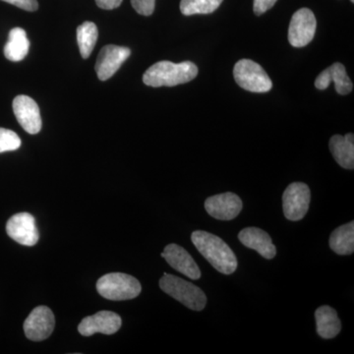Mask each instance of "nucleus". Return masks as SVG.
Segmentation results:
<instances>
[{
	"instance_id": "obj_12",
	"label": "nucleus",
	"mask_w": 354,
	"mask_h": 354,
	"mask_svg": "<svg viewBox=\"0 0 354 354\" xmlns=\"http://www.w3.org/2000/svg\"><path fill=\"white\" fill-rule=\"evenodd\" d=\"M242 207L241 198L232 192L214 195L205 201L207 213L221 221L234 220L241 214Z\"/></svg>"
},
{
	"instance_id": "obj_28",
	"label": "nucleus",
	"mask_w": 354,
	"mask_h": 354,
	"mask_svg": "<svg viewBox=\"0 0 354 354\" xmlns=\"http://www.w3.org/2000/svg\"><path fill=\"white\" fill-rule=\"evenodd\" d=\"M122 1L123 0H95V3L104 10H113L120 7Z\"/></svg>"
},
{
	"instance_id": "obj_19",
	"label": "nucleus",
	"mask_w": 354,
	"mask_h": 354,
	"mask_svg": "<svg viewBox=\"0 0 354 354\" xmlns=\"http://www.w3.org/2000/svg\"><path fill=\"white\" fill-rule=\"evenodd\" d=\"M330 249L337 255H351L354 251V223L337 227L330 236Z\"/></svg>"
},
{
	"instance_id": "obj_16",
	"label": "nucleus",
	"mask_w": 354,
	"mask_h": 354,
	"mask_svg": "<svg viewBox=\"0 0 354 354\" xmlns=\"http://www.w3.org/2000/svg\"><path fill=\"white\" fill-rule=\"evenodd\" d=\"M330 150L335 162L346 169L354 167V136L348 133L346 136L335 135L330 140Z\"/></svg>"
},
{
	"instance_id": "obj_21",
	"label": "nucleus",
	"mask_w": 354,
	"mask_h": 354,
	"mask_svg": "<svg viewBox=\"0 0 354 354\" xmlns=\"http://www.w3.org/2000/svg\"><path fill=\"white\" fill-rule=\"evenodd\" d=\"M223 0H181L180 11L183 15L213 13Z\"/></svg>"
},
{
	"instance_id": "obj_2",
	"label": "nucleus",
	"mask_w": 354,
	"mask_h": 354,
	"mask_svg": "<svg viewBox=\"0 0 354 354\" xmlns=\"http://www.w3.org/2000/svg\"><path fill=\"white\" fill-rule=\"evenodd\" d=\"M198 75V67L191 62L174 64L158 62L152 65L143 75V82L150 87H174L190 82Z\"/></svg>"
},
{
	"instance_id": "obj_26",
	"label": "nucleus",
	"mask_w": 354,
	"mask_h": 354,
	"mask_svg": "<svg viewBox=\"0 0 354 354\" xmlns=\"http://www.w3.org/2000/svg\"><path fill=\"white\" fill-rule=\"evenodd\" d=\"M278 0H254L253 10L255 15L260 16L267 12Z\"/></svg>"
},
{
	"instance_id": "obj_23",
	"label": "nucleus",
	"mask_w": 354,
	"mask_h": 354,
	"mask_svg": "<svg viewBox=\"0 0 354 354\" xmlns=\"http://www.w3.org/2000/svg\"><path fill=\"white\" fill-rule=\"evenodd\" d=\"M21 146V139L12 130L0 128V153L18 150Z\"/></svg>"
},
{
	"instance_id": "obj_10",
	"label": "nucleus",
	"mask_w": 354,
	"mask_h": 354,
	"mask_svg": "<svg viewBox=\"0 0 354 354\" xmlns=\"http://www.w3.org/2000/svg\"><path fill=\"white\" fill-rule=\"evenodd\" d=\"M130 55L131 50L125 46L114 44L104 46L100 51L95 67L100 80L106 81L113 77Z\"/></svg>"
},
{
	"instance_id": "obj_9",
	"label": "nucleus",
	"mask_w": 354,
	"mask_h": 354,
	"mask_svg": "<svg viewBox=\"0 0 354 354\" xmlns=\"http://www.w3.org/2000/svg\"><path fill=\"white\" fill-rule=\"evenodd\" d=\"M7 234L24 246L36 245L39 234L34 216L29 213H19L11 216L7 221Z\"/></svg>"
},
{
	"instance_id": "obj_25",
	"label": "nucleus",
	"mask_w": 354,
	"mask_h": 354,
	"mask_svg": "<svg viewBox=\"0 0 354 354\" xmlns=\"http://www.w3.org/2000/svg\"><path fill=\"white\" fill-rule=\"evenodd\" d=\"M2 1L17 6L18 8L23 9V10L30 11V12L38 10L39 8L37 0H2Z\"/></svg>"
},
{
	"instance_id": "obj_13",
	"label": "nucleus",
	"mask_w": 354,
	"mask_h": 354,
	"mask_svg": "<svg viewBox=\"0 0 354 354\" xmlns=\"http://www.w3.org/2000/svg\"><path fill=\"white\" fill-rule=\"evenodd\" d=\"M121 320L118 314L111 311H100L93 316L86 317L79 324L78 330L84 337L101 333L104 335H113L120 329Z\"/></svg>"
},
{
	"instance_id": "obj_24",
	"label": "nucleus",
	"mask_w": 354,
	"mask_h": 354,
	"mask_svg": "<svg viewBox=\"0 0 354 354\" xmlns=\"http://www.w3.org/2000/svg\"><path fill=\"white\" fill-rule=\"evenodd\" d=\"M131 4L140 15L150 16L155 11L156 0H131Z\"/></svg>"
},
{
	"instance_id": "obj_15",
	"label": "nucleus",
	"mask_w": 354,
	"mask_h": 354,
	"mask_svg": "<svg viewBox=\"0 0 354 354\" xmlns=\"http://www.w3.org/2000/svg\"><path fill=\"white\" fill-rule=\"evenodd\" d=\"M239 239L244 246L257 251L265 259H272L277 255V247L271 236L260 228H244L239 232Z\"/></svg>"
},
{
	"instance_id": "obj_29",
	"label": "nucleus",
	"mask_w": 354,
	"mask_h": 354,
	"mask_svg": "<svg viewBox=\"0 0 354 354\" xmlns=\"http://www.w3.org/2000/svg\"><path fill=\"white\" fill-rule=\"evenodd\" d=\"M351 2H353H353H354V0H351Z\"/></svg>"
},
{
	"instance_id": "obj_7",
	"label": "nucleus",
	"mask_w": 354,
	"mask_h": 354,
	"mask_svg": "<svg viewBox=\"0 0 354 354\" xmlns=\"http://www.w3.org/2000/svg\"><path fill=\"white\" fill-rule=\"evenodd\" d=\"M315 15L308 8H301L293 14L288 28V41L295 48H304L315 36Z\"/></svg>"
},
{
	"instance_id": "obj_8",
	"label": "nucleus",
	"mask_w": 354,
	"mask_h": 354,
	"mask_svg": "<svg viewBox=\"0 0 354 354\" xmlns=\"http://www.w3.org/2000/svg\"><path fill=\"white\" fill-rule=\"evenodd\" d=\"M55 319L53 311L46 306L36 307L24 322V332L28 339L41 342L50 337L55 329Z\"/></svg>"
},
{
	"instance_id": "obj_6",
	"label": "nucleus",
	"mask_w": 354,
	"mask_h": 354,
	"mask_svg": "<svg viewBox=\"0 0 354 354\" xmlns=\"http://www.w3.org/2000/svg\"><path fill=\"white\" fill-rule=\"evenodd\" d=\"M310 201L311 192L307 184H290L283 194V209L286 218L292 221L302 220L308 212Z\"/></svg>"
},
{
	"instance_id": "obj_18",
	"label": "nucleus",
	"mask_w": 354,
	"mask_h": 354,
	"mask_svg": "<svg viewBox=\"0 0 354 354\" xmlns=\"http://www.w3.org/2000/svg\"><path fill=\"white\" fill-rule=\"evenodd\" d=\"M30 41L27 32L22 28H14L9 32L8 41L4 46V55L10 62H17L27 57Z\"/></svg>"
},
{
	"instance_id": "obj_22",
	"label": "nucleus",
	"mask_w": 354,
	"mask_h": 354,
	"mask_svg": "<svg viewBox=\"0 0 354 354\" xmlns=\"http://www.w3.org/2000/svg\"><path fill=\"white\" fill-rule=\"evenodd\" d=\"M330 80L335 83V90L339 95H348L353 91V85L346 74V68L342 64H334L329 67Z\"/></svg>"
},
{
	"instance_id": "obj_3",
	"label": "nucleus",
	"mask_w": 354,
	"mask_h": 354,
	"mask_svg": "<svg viewBox=\"0 0 354 354\" xmlns=\"http://www.w3.org/2000/svg\"><path fill=\"white\" fill-rule=\"evenodd\" d=\"M160 288L193 311H201L206 306L207 297L201 288L174 274H165L160 279Z\"/></svg>"
},
{
	"instance_id": "obj_27",
	"label": "nucleus",
	"mask_w": 354,
	"mask_h": 354,
	"mask_svg": "<svg viewBox=\"0 0 354 354\" xmlns=\"http://www.w3.org/2000/svg\"><path fill=\"white\" fill-rule=\"evenodd\" d=\"M330 83H332V80H330L329 69L327 68L321 72L319 76L317 77L315 86L319 90H326V88H329Z\"/></svg>"
},
{
	"instance_id": "obj_14",
	"label": "nucleus",
	"mask_w": 354,
	"mask_h": 354,
	"mask_svg": "<svg viewBox=\"0 0 354 354\" xmlns=\"http://www.w3.org/2000/svg\"><path fill=\"white\" fill-rule=\"evenodd\" d=\"M162 257L165 258L171 267L187 278L194 281L201 278L202 274L199 267L193 260L192 256L183 247L177 244H169L165 247Z\"/></svg>"
},
{
	"instance_id": "obj_5",
	"label": "nucleus",
	"mask_w": 354,
	"mask_h": 354,
	"mask_svg": "<svg viewBox=\"0 0 354 354\" xmlns=\"http://www.w3.org/2000/svg\"><path fill=\"white\" fill-rule=\"evenodd\" d=\"M235 82L239 87L252 93H267L272 90V82L264 68L251 59H241L234 68Z\"/></svg>"
},
{
	"instance_id": "obj_20",
	"label": "nucleus",
	"mask_w": 354,
	"mask_h": 354,
	"mask_svg": "<svg viewBox=\"0 0 354 354\" xmlns=\"http://www.w3.org/2000/svg\"><path fill=\"white\" fill-rule=\"evenodd\" d=\"M99 32L93 22H84L77 28V43L83 58L90 57L97 44Z\"/></svg>"
},
{
	"instance_id": "obj_1",
	"label": "nucleus",
	"mask_w": 354,
	"mask_h": 354,
	"mask_svg": "<svg viewBox=\"0 0 354 354\" xmlns=\"http://www.w3.org/2000/svg\"><path fill=\"white\" fill-rule=\"evenodd\" d=\"M191 241L205 259L221 274H230L236 271V256L223 239L209 232L196 230L191 235Z\"/></svg>"
},
{
	"instance_id": "obj_17",
	"label": "nucleus",
	"mask_w": 354,
	"mask_h": 354,
	"mask_svg": "<svg viewBox=\"0 0 354 354\" xmlns=\"http://www.w3.org/2000/svg\"><path fill=\"white\" fill-rule=\"evenodd\" d=\"M317 333L323 339H334L342 330L337 311L328 305L319 307L315 312Z\"/></svg>"
},
{
	"instance_id": "obj_4",
	"label": "nucleus",
	"mask_w": 354,
	"mask_h": 354,
	"mask_svg": "<svg viewBox=\"0 0 354 354\" xmlns=\"http://www.w3.org/2000/svg\"><path fill=\"white\" fill-rule=\"evenodd\" d=\"M97 290L102 297L114 301L129 300L138 297L142 286L138 279L123 272L104 274L97 281Z\"/></svg>"
},
{
	"instance_id": "obj_11",
	"label": "nucleus",
	"mask_w": 354,
	"mask_h": 354,
	"mask_svg": "<svg viewBox=\"0 0 354 354\" xmlns=\"http://www.w3.org/2000/svg\"><path fill=\"white\" fill-rule=\"evenodd\" d=\"M13 111L18 122L29 134H38L41 129V113L38 104L28 95H21L13 101Z\"/></svg>"
}]
</instances>
